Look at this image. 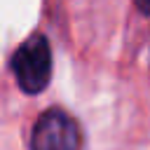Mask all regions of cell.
I'll use <instances>...</instances> for the list:
<instances>
[{
  "label": "cell",
  "mask_w": 150,
  "mask_h": 150,
  "mask_svg": "<svg viewBox=\"0 0 150 150\" xmlns=\"http://www.w3.org/2000/svg\"><path fill=\"white\" fill-rule=\"evenodd\" d=\"M9 68L21 91L35 96L52 80V47L42 33H33L12 54Z\"/></svg>",
  "instance_id": "obj_1"
},
{
  "label": "cell",
  "mask_w": 150,
  "mask_h": 150,
  "mask_svg": "<svg viewBox=\"0 0 150 150\" xmlns=\"http://www.w3.org/2000/svg\"><path fill=\"white\" fill-rule=\"evenodd\" d=\"M80 127L61 108L45 110L30 131V150H80Z\"/></svg>",
  "instance_id": "obj_2"
},
{
  "label": "cell",
  "mask_w": 150,
  "mask_h": 150,
  "mask_svg": "<svg viewBox=\"0 0 150 150\" xmlns=\"http://www.w3.org/2000/svg\"><path fill=\"white\" fill-rule=\"evenodd\" d=\"M134 2H136V7H138V12H141V14L150 16V0H134Z\"/></svg>",
  "instance_id": "obj_3"
}]
</instances>
